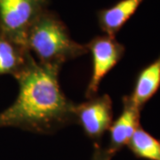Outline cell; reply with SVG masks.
<instances>
[{"mask_svg": "<svg viewBox=\"0 0 160 160\" xmlns=\"http://www.w3.org/2000/svg\"><path fill=\"white\" fill-rule=\"evenodd\" d=\"M114 156L107 148H102L100 143H94V150L92 160H111Z\"/></svg>", "mask_w": 160, "mask_h": 160, "instance_id": "obj_11", "label": "cell"}, {"mask_svg": "<svg viewBox=\"0 0 160 160\" xmlns=\"http://www.w3.org/2000/svg\"><path fill=\"white\" fill-rule=\"evenodd\" d=\"M59 72L40 65L32 58L15 78L19 93L15 102L0 113V127L12 126L48 134L76 123V104L63 93Z\"/></svg>", "mask_w": 160, "mask_h": 160, "instance_id": "obj_1", "label": "cell"}, {"mask_svg": "<svg viewBox=\"0 0 160 160\" xmlns=\"http://www.w3.org/2000/svg\"><path fill=\"white\" fill-rule=\"evenodd\" d=\"M123 109L118 118L109 126V144L107 147L115 156L124 146L127 145L133 133L140 127L141 110L131 101L129 95L122 99Z\"/></svg>", "mask_w": 160, "mask_h": 160, "instance_id": "obj_6", "label": "cell"}, {"mask_svg": "<svg viewBox=\"0 0 160 160\" xmlns=\"http://www.w3.org/2000/svg\"><path fill=\"white\" fill-rule=\"evenodd\" d=\"M46 3L47 0H0V33L25 46L29 27L45 11Z\"/></svg>", "mask_w": 160, "mask_h": 160, "instance_id": "obj_3", "label": "cell"}, {"mask_svg": "<svg viewBox=\"0 0 160 160\" xmlns=\"http://www.w3.org/2000/svg\"><path fill=\"white\" fill-rule=\"evenodd\" d=\"M75 119L86 135L100 143L104 133L113 122L112 100L108 94L88 99L85 102L75 105Z\"/></svg>", "mask_w": 160, "mask_h": 160, "instance_id": "obj_5", "label": "cell"}, {"mask_svg": "<svg viewBox=\"0 0 160 160\" xmlns=\"http://www.w3.org/2000/svg\"><path fill=\"white\" fill-rule=\"evenodd\" d=\"M144 0H120L114 6L98 13L100 28L108 36L114 37L135 13Z\"/></svg>", "mask_w": 160, "mask_h": 160, "instance_id": "obj_8", "label": "cell"}, {"mask_svg": "<svg viewBox=\"0 0 160 160\" xmlns=\"http://www.w3.org/2000/svg\"><path fill=\"white\" fill-rule=\"evenodd\" d=\"M25 46L34 52L40 65L58 71L65 62L88 52L86 45L70 38L67 27L56 15L46 11L30 25Z\"/></svg>", "mask_w": 160, "mask_h": 160, "instance_id": "obj_2", "label": "cell"}, {"mask_svg": "<svg viewBox=\"0 0 160 160\" xmlns=\"http://www.w3.org/2000/svg\"><path fill=\"white\" fill-rule=\"evenodd\" d=\"M159 88L160 55L138 73L132 92L129 97L135 106L142 109L143 106L158 92Z\"/></svg>", "mask_w": 160, "mask_h": 160, "instance_id": "obj_9", "label": "cell"}, {"mask_svg": "<svg viewBox=\"0 0 160 160\" xmlns=\"http://www.w3.org/2000/svg\"><path fill=\"white\" fill-rule=\"evenodd\" d=\"M127 146L138 158L160 160V140L140 126L130 139Z\"/></svg>", "mask_w": 160, "mask_h": 160, "instance_id": "obj_10", "label": "cell"}, {"mask_svg": "<svg viewBox=\"0 0 160 160\" xmlns=\"http://www.w3.org/2000/svg\"><path fill=\"white\" fill-rule=\"evenodd\" d=\"M92 55V75L86 91V99L97 95L99 86L104 78L123 58L125 46L118 42L114 37L108 35L98 36L86 45Z\"/></svg>", "mask_w": 160, "mask_h": 160, "instance_id": "obj_4", "label": "cell"}, {"mask_svg": "<svg viewBox=\"0 0 160 160\" xmlns=\"http://www.w3.org/2000/svg\"><path fill=\"white\" fill-rule=\"evenodd\" d=\"M32 58L26 46L0 33V76L12 75L17 78Z\"/></svg>", "mask_w": 160, "mask_h": 160, "instance_id": "obj_7", "label": "cell"}]
</instances>
